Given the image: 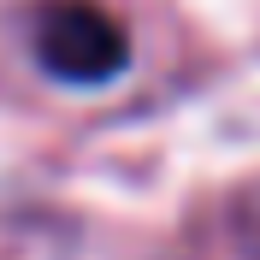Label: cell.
Here are the masks:
<instances>
[{
  "instance_id": "cell-1",
  "label": "cell",
  "mask_w": 260,
  "mask_h": 260,
  "mask_svg": "<svg viewBox=\"0 0 260 260\" xmlns=\"http://www.w3.org/2000/svg\"><path fill=\"white\" fill-rule=\"evenodd\" d=\"M30 53L65 89H101V83L124 77L130 36L95 0H48L30 24Z\"/></svg>"
}]
</instances>
